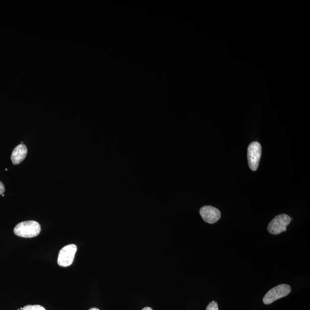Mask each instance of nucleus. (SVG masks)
<instances>
[{
	"mask_svg": "<svg viewBox=\"0 0 310 310\" xmlns=\"http://www.w3.org/2000/svg\"><path fill=\"white\" fill-rule=\"evenodd\" d=\"M40 224L35 221H27L20 222L14 228V234L24 238H35L40 234Z\"/></svg>",
	"mask_w": 310,
	"mask_h": 310,
	"instance_id": "obj_1",
	"label": "nucleus"
},
{
	"mask_svg": "<svg viewBox=\"0 0 310 310\" xmlns=\"http://www.w3.org/2000/svg\"><path fill=\"white\" fill-rule=\"evenodd\" d=\"M291 291V288L289 285L283 284L271 289L264 296L263 303L265 304H270L275 301L287 296Z\"/></svg>",
	"mask_w": 310,
	"mask_h": 310,
	"instance_id": "obj_2",
	"label": "nucleus"
},
{
	"mask_svg": "<svg viewBox=\"0 0 310 310\" xmlns=\"http://www.w3.org/2000/svg\"><path fill=\"white\" fill-rule=\"evenodd\" d=\"M292 218L287 214H280L276 216L269 223L268 231L273 235H277L287 230V226L290 223Z\"/></svg>",
	"mask_w": 310,
	"mask_h": 310,
	"instance_id": "obj_3",
	"label": "nucleus"
},
{
	"mask_svg": "<svg viewBox=\"0 0 310 310\" xmlns=\"http://www.w3.org/2000/svg\"><path fill=\"white\" fill-rule=\"evenodd\" d=\"M248 162L250 168L253 171L258 170L261 157H262V146L258 141H254L248 148Z\"/></svg>",
	"mask_w": 310,
	"mask_h": 310,
	"instance_id": "obj_4",
	"label": "nucleus"
},
{
	"mask_svg": "<svg viewBox=\"0 0 310 310\" xmlns=\"http://www.w3.org/2000/svg\"><path fill=\"white\" fill-rule=\"evenodd\" d=\"M77 247L75 244H70L62 248L59 252L58 264L59 266L67 267L74 262Z\"/></svg>",
	"mask_w": 310,
	"mask_h": 310,
	"instance_id": "obj_5",
	"label": "nucleus"
},
{
	"mask_svg": "<svg viewBox=\"0 0 310 310\" xmlns=\"http://www.w3.org/2000/svg\"><path fill=\"white\" fill-rule=\"evenodd\" d=\"M199 213L204 221L210 224L217 222L221 217V212L217 208L211 206L202 207Z\"/></svg>",
	"mask_w": 310,
	"mask_h": 310,
	"instance_id": "obj_6",
	"label": "nucleus"
},
{
	"mask_svg": "<svg viewBox=\"0 0 310 310\" xmlns=\"http://www.w3.org/2000/svg\"><path fill=\"white\" fill-rule=\"evenodd\" d=\"M28 150L24 144H19L14 149L11 154V161L13 164H20L27 157Z\"/></svg>",
	"mask_w": 310,
	"mask_h": 310,
	"instance_id": "obj_7",
	"label": "nucleus"
},
{
	"mask_svg": "<svg viewBox=\"0 0 310 310\" xmlns=\"http://www.w3.org/2000/svg\"><path fill=\"white\" fill-rule=\"evenodd\" d=\"M22 310H46L42 305H28L24 307Z\"/></svg>",
	"mask_w": 310,
	"mask_h": 310,
	"instance_id": "obj_8",
	"label": "nucleus"
},
{
	"mask_svg": "<svg viewBox=\"0 0 310 310\" xmlns=\"http://www.w3.org/2000/svg\"><path fill=\"white\" fill-rule=\"evenodd\" d=\"M206 310H219L218 305L217 302L215 301H212L208 304Z\"/></svg>",
	"mask_w": 310,
	"mask_h": 310,
	"instance_id": "obj_9",
	"label": "nucleus"
},
{
	"mask_svg": "<svg viewBox=\"0 0 310 310\" xmlns=\"http://www.w3.org/2000/svg\"><path fill=\"white\" fill-rule=\"evenodd\" d=\"M5 192V187L3 183L0 181V195H3Z\"/></svg>",
	"mask_w": 310,
	"mask_h": 310,
	"instance_id": "obj_10",
	"label": "nucleus"
},
{
	"mask_svg": "<svg viewBox=\"0 0 310 310\" xmlns=\"http://www.w3.org/2000/svg\"><path fill=\"white\" fill-rule=\"evenodd\" d=\"M142 310H153L151 308L149 307H144L143 309H142Z\"/></svg>",
	"mask_w": 310,
	"mask_h": 310,
	"instance_id": "obj_11",
	"label": "nucleus"
},
{
	"mask_svg": "<svg viewBox=\"0 0 310 310\" xmlns=\"http://www.w3.org/2000/svg\"><path fill=\"white\" fill-rule=\"evenodd\" d=\"M89 310H100L99 308H92L91 309H90Z\"/></svg>",
	"mask_w": 310,
	"mask_h": 310,
	"instance_id": "obj_12",
	"label": "nucleus"
}]
</instances>
